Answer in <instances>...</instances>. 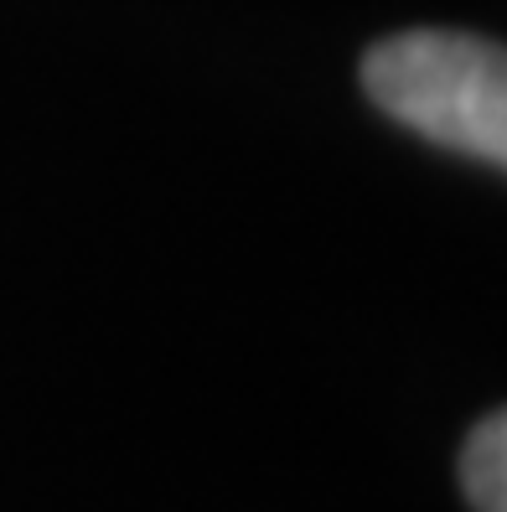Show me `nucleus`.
I'll return each mask as SVG.
<instances>
[{
	"instance_id": "nucleus-2",
	"label": "nucleus",
	"mask_w": 507,
	"mask_h": 512,
	"mask_svg": "<svg viewBox=\"0 0 507 512\" xmlns=\"http://www.w3.org/2000/svg\"><path fill=\"white\" fill-rule=\"evenodd\" d=\"M461 487H466L476 512H507V419H502V409H492L466 435Z\"/></svg>"
},
{
	"instance_id": "nucleus-1",
	"label": "nucleus",
	"mask_w": 507,
	"mask_h": 512,
	"mask_svg": "<svg viewBox=\"0 0 507 512\" xmlns=\"http://www.w3.org/2000/svg\"><path fill=\"white\" fill-rule=\"evenodd\" d=\"M368 99L445 150L507 166V57L487 37L404 32L363 63Z\"/></svg>"
}]
</instances>
